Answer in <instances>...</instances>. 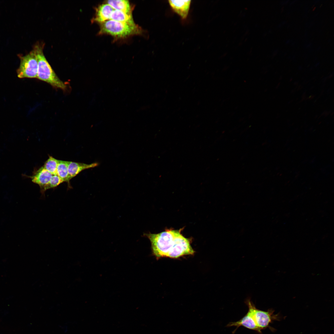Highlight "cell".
I'll return each mask as SVG.
<instances>
[{"mask_svg":"<svg viewBox=\"0 0 334 334\" xmlns=\"http://www.w3.org/2000/svg\"><path fill=\"white\" fill-rule=\"evenodd\" d=\"M182 229H168L159 233H149L144 235L150 240L152 252L156 257L176 259L195 253L191 245V239L181 233Z\"/></svg>","mask_w":334,"mask_h":334,"instance_id":"obj_1","label":"cell"},{"mask_svg":"<svg viewBox=\"0 0 334 334\" xmlns=\"http://www.w3.org/2000/svg\"><path fill=\"white\" fill-rule=\"evenodd\" d=\"M33 49L38 61L37 78L47 83L55 88L63 90H66V85L59 79L53 70L44 55L42 47L37 45Z\"/></svg>","mask_w":334,"mask_h":334,"instance_id":"obj_2","label":"cell"},{"mask_svg":"<svg viewBox=\"0 0 334 334\" xmlns=\"http://www.w3.org/2000/svg\"><path fill=\"white\" fill-rule=\"evenodd\" d=\"M141 29L135 23L109 19L101 23L100 34H107L118 38L139 34Z\"/></svg>","mask_w":334,"mask_h":334,"instance_id":"obj_3","label":"cell"},{"mask_svg":"<svg viewBox=\"0 0 334 334\" xmlns=\"http://www.w3.org/2000/svg\"><path fill=\"white\" fill-rule=\"evenodd\" d=\"M245 303L248 307V311L251 314L261 331L268 327L270 328V324L274 321L280 319L278 315L274 314V310L272 309H270L267 311H264L256 308L249 298L246 300Z\"/></svg>","mask_w":334,"mask_h":334,"instance_id":"obj_4","label":"cell"},{"mask_svg":"<svg viewBox=\"0 0 334 334\" xmlns=\"http://www.w3.org/2000/svg\"><path fill=\"white\" fill-rule=\"evenodd\" d=\"M38 67L37 60L33 49L21 57L17 71L18 77L20 78H37Z\"/></svg>","mask_w":334,"mask_h":334,"instance_id":"obj_5","label":"cell"},{"mask_svg":"<svg viewBox=\"0 0 334 334\" xmlns=\"http://www.w3.org/2000/svg\"><path fill=\"white\" fill-rule=\"evenodd\" d=\"M53 174L42 166L36 171L32 176L29 177L32 181L40 186V192L42 195H44L45 189L49 182Z\"/></svg>","mask_w":334,"mask_h":334,"instance_id":"obj_6","label":"cell"},{"mask_svg":"<svg viewBox=\"0 0 334 334\" xmlns=\"http://www.w3.org/2000/svg\"><path fill=\"white\" fill-rule=\"evenodd\" d=\"M241 326L249 329L255 331L260 334L262 333L261 331L259 328L251 314L248 311L246 314L240 320L236 322H229L226 326L227 327H236V329L233 332V333L235 332L239 327Z\"/></svg>","mask_w":334,"mask_h":334,"instance_id":"obj_7","label":"cell"},{"mask_svg":"<svg viewBox=\"0 0 334 334\" xmlns=\"http://www.w3.org/2000/svg\"><path fill=\"white\" fill-rule=\"evenodd\" d=\"M173 10L183 19L186 18L188 14L191 0H169Z\"/></svg>","mask_w":334,"mask_h":334,"instance_id":"obj_8","label":"cell"},{"mask_svg":"<svg viewBox=\"0 0 334 334\" xmlns=\"http://www.w3.org/2000/svg\"><path fill=\"white\" fill-rule=\"evenodd\" d=\"M98 165L99 163L97 162L88 164L68 161V170L70 179H71L75 177L83 170L94 168Z\"/></svg>","mask_w":334,"mask_h":334,"instance_id":"obj_9","label":"cell"},{"mask_svg":"<svg viewBox=\"0 0 334 334\" xmlns=\"http://www.w3.org/2000/svg\"><path fill=\"white\" fill-rule=\"evenodd\" d=\"M114 10L106 3L100 5L96 8L94 21L101 23L110 19L111 14Z\"/></svg>","mask_w":334,"mask_h":334,"instance_id":"obj_10","label":"cell"},{"mask_svg":"<svg viewBox=\"0 0 334 334\" xmlns=\"http://www.w3.org/2000/svg\"><path fill=\"white\" fill-rule=\"evenodd\" d=\"M106 3L109 5L114 10L120 11L128 14H131V6L128 0H108Z\"/></svg>","mask_w":334,"mask_h":334,"instance_id":"obj_11","label":"cell"},{"mask_svg":"<svg viewBox=\"0 0 334 334\" xmlns=\"http://www.w3.org/2000/svg\"><path fill=\"white\" fill-rule=\"evenodd\" d=\"M68 161L59 160L58 164L56 175L61 178L63 182L67 183L69 188L71 186L70 183L71 180L68 170Z\"/></svg>","mask_w":334,"mask_h":334,"instance_id":"obj_12","label":"cell"},{"mask_svg":"<svg viewBox=\"0 0 334 334\" xmlns=\"http://www.w3.org/2000/svg\"><path fill=\"white\" fill-rule=\"evenodd\" d=\"M116 21L134 23L132 15L122 11L114 10L110 17V19Z\"/></svg>","mask_w":334,"mask_h":334,"instance_id":"obj_13","label":"cell"},{"mask_svg":"<svg viewBox=\"0 0 334 334\" xmlns=\"http://www.w3.org/2000/svg\"><path fill=\"white\" fill-rule=\"evenodd\" d=\"M59 160L52 156H49L48 159L45 162L43 167L53 175H56L57 168Z\"/></svg>","mask_w":334,"mask_h":334,"instance_id":"obj_14","label":"cell"},{"mask_svg":"<svg viewBox=\"0 0 334 334\" xmlns=\"http://www.w3.org/2000/svg\"><path fill=\"white\" fill-rule=\"evenodd\" d=\"M63 182V180L57 175H53L49 182L45 187V191L49 189L54 188Z\"/></svg>","mask_w":334,"mask_h":334,"instance_id":"obj_15","label":"cell"}]
</instances>
